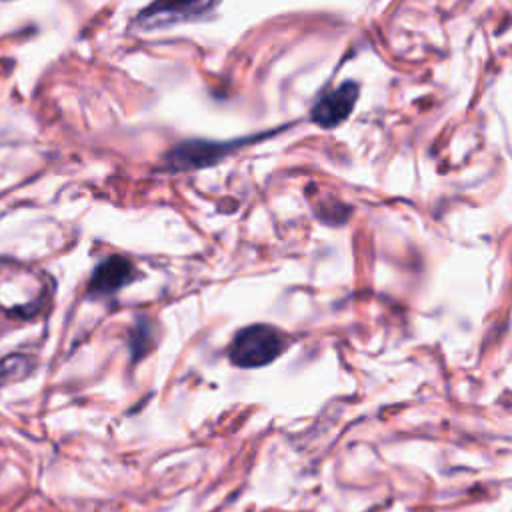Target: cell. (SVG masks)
Here are the masks:
<instances>
[{"mask_svg": "<svg viewBox=\"0 0 512 512\" xmlns=\"http://www.w3.org/2000/svg\"><path fill=\"white\" fill-rule=\"evenodd\" d=\"M286 348L284 334L270 324H250L238 330L228 346V358L238 368L272 364Z\"/></svg>", "mask_w": 512, "mask_h": 512, "instance_id": "6da1fadb", "label": "cell"}, {"mask_svg": "<svg viewBox=\"0 0 512 512\" xmlns=\"http://www.w3.org/2000/svg\"><path fill=\"white\" fill-rule=\"evenodd\" d=\"M262 136L264 134L244 136V138H236V140H204V138L184 140L166 152L164 170L184 172V170H198V168L212 166V164L224 160L234 150H238Z\"/></svg>", "mask_w": 512, "mask_h": 512, "instance_id": "7a4b0ae2", "label": "cell"}, {"mask_svg": "<svg viewBox=\"0 0 512 512\" xmlns=\"http://www.w3.org/2000/svg\"><path fill=\"white\" fill-rule=\"evenodd\" d=\"M218 0H154L146 6L136 22L142 28H166L178 22L198 20L204 14H210Z\"/></svg>", "mask_w": 512, "mask_h": 512, "instance_id": "3957f363", "label": "cell"}, {"mask_svg": "<svg viewBox=\"0 0 512 512\" xmlns=\"http://www.w3.org/2000/svg\"><path fill=\"white\" fill-rule=\"evenodd\" d=\"M356 96L358 86L354 82H344L316 100L310 110V118L322 128H334L348 118L356 104Z\"/></svg>", "mask_w": 512, "mask_h": 512, "instance_id": "277c9868", "label": "cell"}, {"mask_svg": "<svg viewBox=\"0 0 512 512\" xmlns=\"http://www.w3.org/2000/svg\"><path fill=\"white\" fill-rule=\"evenodd\" d=\"M136 278V268L134 264L124 258V256H108L102 260L88 282V292L90 294H114L116 290L128 286Z\"/></svg>", "mask_w": 512, "mask_h": 512, "instance_id": "5b68a950", "label": "cell"}, {"mask_svg": "<svg viewBox=\"0 0 512 512\" xmlns=\"http://www.w3.org/2000/svg\"><path fill=\"white\" fill-rule=\"evenodd\" d=\"M150 330L148 326H136L134 328V336L130 340V346L134 350V358H140L144 352H148L150 348Z\"/></svg>", "mask_w": 512, "mask_h": 512, "instance_id": "8992f818", "label": "cell"}]
</instances>
